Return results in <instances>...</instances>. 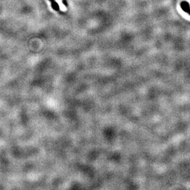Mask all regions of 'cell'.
I'll return each mask as SVG.
<instances>
[{"label":"cell","instance_id":"cell-1","mask_svg":"<svg viewBox=\"0 0 190 190\" xmlns=\"http://www.w3.org/2000/svg\"><path fill=\"white\" fill-rule=\"evenodd\" d=\"M180 6L184 12L188 13L190 15V6H189V4L188 2L185 1L181 2Z\"/></svg>","mask_w":190,"mask_h":190},{"label":"cell","instance_id":"cell-2","mask_svg":"<svg viewBox=\"0 0 190 190\" xmlns=\"http://www.w3.org/2000/svg\"><path fill=\"white\" fill-rule=\"evenodd\" d=\"M55 1L57 2L58 5L59 6L60 9L62 11H66L67 10L65 6L62 3V0H55Z\"/></svg>","mask_w":190,"mask_h":190}]
</instances>
